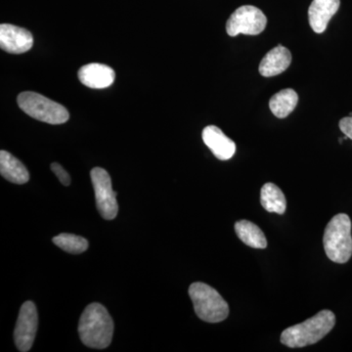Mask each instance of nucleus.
Wrapping results in <instances>:
<instances>
[{"mask_svg": "<svg viewBox=\"0 0 352 352\" xmlns=\"http://www.w3.org/2000/svg\"><path fill=\"white\" fill-rule=\"evenodd\" d=\"M78 333L85 346L103 349L111 344L113 335L112 317L100 303H91L85 308L78 324Z\"/></svg>", "mask_w": 352, "mask_h": 352, "instance_id": "obj_1", "label": "nucleus"}, {"mask_svg": "<svg viewBox=\"0 0 352 352\" xmlns=\"http://www.w3.org/2000/svg\"><path fill=\"white\" fill-rule=\"evenodd\" d=\"M335 314L330 310H322L307 321L286 329L280 340L284 346L291 349L311 346L325 338L335 327Z\"/></svg>", "mask_w": 352, "mask_h": 352, "instance_id": "obj_2", "label": "nucleus"}, {"mask_svg": "<svg viewBox=\"0 0 352 352\" xmlns=\"http://www.w3.org/2000/svg\"><path fill=\"white\" fill-rule=\"evenodd\" d=\"M324 250L329 259L346 263L352 256L351 220L346 214L335 215L326 226Z\"/></svg>", "mask_w": 352, "mask_h": 352, "instance_id": "obj_3", "label": "nucleus"}, {"mask_svg": "<svg viewBox=\"0 0 352 352\" xmlns=\"http://www.w3.org/2000/svg\"><path fill=\"white\" fill-rule=\"evenodd\" d=\"M189 296L193 302L197 316L208 323L224 321L229 315L228 303L219 292L208 285L197 282L190 286Z\"/></svg>", "mask_w": 352, "mask_h": 352, "instance_id": "obj_4", "label": "nucleus"}, {"mask_svg": "<svg viewBox=\"0 0 352 352\" xmlns=\"http://www.w3.org/2000/svg\"><path fill=\"white\" fill-rule=\"evenodd\" d=\"M18 105L30 117L50 124L68 122V110L57 102L46 98L36 92H22L18 96Z\"/></svg>", "mask_w": 352, "mask_h": 352, "instance_id": "obj_5", "label": "nucleus"}, {"mask_svg": "<svg viewBox=\"0 0 352 352\" xmlns=\"http://www.w3.org/2000/svg\"><path fill=\"white\" fill-rule=\"evenodd\" d=\"M267 19L263 11L252 6H241L226 23V32L230 36L243 34L258 36L265 30Z\"/></svg>", "mask_w": 352, "mask_h": 352, "instance_id": "obj_6", "label": "nucleus"}, {"mask_svg": "<svg viewBox=\"0 0 352 352\" xmlns=\"http://www.w3.org/2000/svg\"><path fill=\"white\" fill-rule=\"evenodd\" d=\"M90 176L94 184L97 210L103 219H115L119 212V206L116 198L117 193L113 190L110 175L104 168H94Z\"/></svg>", "mask_w": 352, "mask_h": 352, "instance_id": "obj_7", "label": "nucleus"}, {"mask_svg": "<svg viewBox=\"0 0 352 352\" xmlns=\"http://www.w3.org/2000/svg\"><path fill=\"white\" fill-rule=\"evenodd\" d=\"M38 315L36 305L25 302L20 309L19 317L14 331L16 346L20 351L27 352L32 349L38 331Z\"/></svg>", "mask_w": 352, "mask_h": 352, "instance_id": "obj_8", "label": "nucleus"}, {"mask_svg": "<svg viewBox=\"0 0 352 352\" xmlns=\"http://www.w3.org/2000/svg\"><path fill=\"white\" fill-rule=\"evenodd\" d=\"M34 45L32 32L10 24L0 25V47L11 54L28 52Z\"/></svg>", "mask_w": 352, "mask_h": 352, "instance_id": "obj_9", "label": "nucleus"}, {"mask_svg": "<svg viewBox=\"0 0 352 352\" xmlns=\"http://www.w3.org/2000/svg\"><path fill=\"white\" fill-rule=\"evenodd\" d=\"M204 143L220 161H227L235 155V142L215 126L205 127L201 133Z\"/></svg>", "mask_w": 352, "mask_h": 352, "instance_id": "obj_10", "label": "nucleus"}, {"mask_svg": "<svg viewBox=\"0 0 352 352\" xmlns=\"http://www.w3.org/2000/svg\"><path fill=\"white\" fill-rule=\"evenodd\" d=\"M78 80L85 87L103 89L115 82V71L107 65L91 63L82 67L78 73Z\"/></svg>", "mask_w": 352, "mask_h": 352, "instance_id": "obj_11", "label": "nucleus"}, {"mask_svg": "<svg viewBox=\"0 0 352 352\" xmlns=\"http://www.w3.org/2000/svg\"><path fill=\"white\" fill-rule=\"evenodd\" d=\"M340 0H314L308 9L310 27L316 34H322L327 29L329 22L338 12Z\"/></svg>", "mask_w": 352, "mask_h": 352, "instance_id": "obj_12", "label": "nucleus"}, {"mask_svg": "<svg viewBox=\"0 0 352 352\" xmlns=\"http://www.w3.org/2000/svg\"><path fill=\"white\" fill-rule=\"evenodd\" d=\"M292 62V54L288 48L282 45L271 50L259 64V74L265 78L284 73Z\"/></svg>", "mask_w": 352, "mask_h": 352, "instance_id": "obj_13", "label": "nucleus"}, {"mask_svg": "<svg viewBox=\"0 0 352 352\" xmlns=\"http://www.w3.org/2000/svg\"><path fill=\"white\" fill-rule=\"evenodd\" d=\"M0 173L15 184H25L30 179L29 171L24 164L4 150L0 152Z\"/></svg>", "mask_w": 352, "mask_h": 352, "instance_id": "obj_14", "label": "nucleus"}, {"mask_svg": "<svg viewBox=\"0 0 352 352\" xmlns=\"http://www.w3.org/2000/svg\"><path fill=\"white\" fill-rule=\"evenodd\" d=\"M261 203L264 210L278 214L286 212L287 200L282 190L274 183H266L261 188Z\"/></svg>", "mask_w": 352, "mask_h": 352, "instance_id": "obj_15", "label": "nucleus"}, {"mask_svg": "<svg viewBox=\"0 0 352 352\" xmlns=\"http://www.w3.org/2000/svg\"><path fill=\"white\" fill-rule=\"evenodd\" d=\"M298 102V94L295 90L287 88L271 97L270 108L275 117L285 119L295 110Z\"/></svg>", "mask_w": 352, "mask_h": 352, "instance_id": "obj_16", "label": "nucleus"}, {"mask_svg": "<svg viewBox=\"0 0 352 352\" xmlns=\"http://www.w3.org/2000/svg\"><path fill=\"white\" fill-rule=\"evenodd\" d=\"M235 231L239 239L244 244L254 249H265L267 241L261 229L248 220L236 222Z\"/></svg>", "mask_w": 352, "mask_h": 352, "instance_id": "obj_17", "label": "nucleus"}, {"mask_svg": "<svg viewBox=\"0 0 352 352\" xmlns=\"http://www.w3.org/2000/svg\"><path fill=\"white\" fill-rule=\"evenodd\" d=\"M53 243L60 249L73 254H82L88 249L87 240L74 234L63 233L55 236Z\"/></svg>", "mask_w": 352, "mask_h": 352, "instance_id": "obj_18", "label": "nucleus"}, {"mask_svg": "<svg viewBox=\"0 0 352 352\" xmlns=\"http://www.w3.org/2000/svg\"><path fill=\"white\" fill-rule=\"evenodd\" d=\"M51 170L54 173V175L57 176L59 182L64 185V186H69L71 184V177H69V173L64 170L63 166L61 164L57 163H53L51 164Z\"/></svg>", "mask_w": 352, "mask_h": 352, "instance_id": "obj_19", "label": "nucleus"}, {"mask_svg": "<svg viewBox=\"0 0 352 352\" xmlns=\"http://www.w3.org/2000/svg\"><path fill=\"white\" fill-rule=\"evenodd\" d=\"M340 129L347 138L352 140V117L344 118L340 120Z\"/></svg>", "mask_w": 352, "mask_h": 352, "instance_id": "obj_20", "label": "nucleus"}]
</instances>
